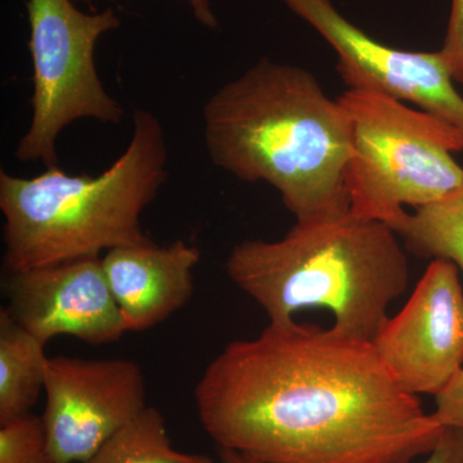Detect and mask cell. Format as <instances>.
<instances>
[{
    "label": "cell",
    "instance_id": "cell-1",
    "mask_svg": "<svg viewBox=\"0 0 463 463\" xmlns=\"http://www.w3.org/2000/svg\"><path fill=\"white\" fill-rule=\"evenodd\" d=\"M194 404L219 448L265 463H411L446 429L373 343L295 319L231 341Z\"/></svg>",
    "mask_w": 463,
    "mask_h": 463
},
{
    "label": "cell",
    "instance_id": "cell-2",
    "mask_svg": "<svg viewBox=\"0 0 463 463\" xmlns=\"http://www.w3.org/2000/svg\"><path fill=\"white\" fill-rule=\"evenodd\" d=\"M203 123L214 165L272 185L297 221L350 212L349 116L307 70L259 61L213 94Z\"/></svg>",
    "mask_w": 463,
    "mask_h": 463
},
{
    "label": "cell",
    "instance_id": "cell-3",
    "mask_svg": "<svg viewBox=\"0 0 463 463\" xmlns=\"http://www.w3.org/2000/svg\"><path fill=\"white\" fill-rule=\"evenodd\" d=\"M397 236L388 224L352 212L297 221L281 240L234 246L225 270L269 322L327 310L335 330L373 343L410 282V261Z\"/></svg>",
    "mask_w": 463,
    "mask_h": 463
},
{
    "label": "cell",
    "instance_id": "cell-4",
    "mask_svg": "<svg viewBox=\"0 0 463 463\" xmlns=\"http://www.w3.org/2000/svg\"><path fill=\"white\" fill-rule=\"evenodd\" d=\"M167 147L160 120L146 109L133 115L123 155L99 175H70L47 167L35 178L0 172L5 218V269L100 258L103 251L148 242L142 214L167 179Z\"/></svg>",
    "mask_w": 463,
    "mask_h": 463
},
{
    "label": "cell",
    "instance_id": "cell-5",
    "mask_svg": "<svg viewBox=\"0 0 463 463\" xmlns=\"http://www.w3.org/2000/svg\"><path fill=\"white\" fill-rule=\"evenodd\" d=\"M339 100L352 129L345 188L353 214L392 228L405 206L430 205L461 187L452 156L461 142L430 115L376 90H349Z\"/></svg>",
    "mask_w": 463,
    "mask_h": 463
},
{
    "label": "cell",
    "instance_id": "cell-6",
    "mask_svg": "<svg viewBox=\"0 0 463 463\" xmlns=\"http://www.w3.org/2000/svg\"><path fill=\"white\" fill-rule=\"evenodd\" d=\"M33 70V118L14 157L58 165L57 139L70 124L93 118L121 124L124 109L97 71L94 51L103 33L121 26L112 8L84 14L74 0H27Z\"/></svg>",
    "mask_w": 463,
    "mask_h": 463
},
{
    "label": "cell",
    "instance_id": "cell-7",
    "mask_svg": "<svg viewBox=\"0 0 463 463\" xmlns=\"http://www.w3.org/2000/svg\"><path fill=\"white\" fill-rule=\"evenodd\" d=\"M309 24L339 56L349 90H370L411 102L448 128L463 151V99L441 51L408 52L374 41L353 25L331 0H282Z\"/></svg>",
    "mask_w": 463,
    "mask_h": 463
},
{
    "label": "cell",
    "instance_id": "cell-8",
    "mask_svg": "<svg viewBox=\"0 0 463 463\" xmlns=\"http://www.w3.org/2000/svg\"><path fill=\"white\" fill-rule=\"evenodd\" d=\"M43 413L56 463H79L147 407L141 365L130 359H48Z\"/></svg>",
    "mask_w": 463,
    "mask_h": 463
},
{
    "label": "cell",
    "instance_id": "cell-9",
    "mask_svg": "<svg viewBox=\"0 0 463 463\" xmlns=\"http://www.w3.org/2000/svg\"><path fill=\"white\" fill-rule=\"evenodd\" d=\"M399 385L438 395L463 368V288L458 268L432 259L401 312L373 341Z\"/></svg>",
    "mask_w": 463,
    "mask_h": 463
},
{
    "label": "cell",
    "instance_id": "cell-10",
    "mask_svg": "<svg viewBox=\"0 0 463 463\" xmlns=\"http://www.w3.org/2000/svg\"><path fill=\"white\" fill-rule=\"evenodd\" d=\"M12 318L44 344L60 335L105 345L127 334L102 258L79 259L8 273Z\"/></svg>",
    "mask_w": 463,
    "mask_h": 463
},
{
    "label": "cell",
    "instance_id": "cell-11",
    "mask_svg": "<svg viewBox=\"0 0 463 463\" xmlns=\"http://www.w3.org/2000/svg\"><path fill=\"white\" fill-rule=\"evenodd\" d=\"M196 246L183 240L169 245L145 243L106 252L103 270L127 332H142L165 322L191 300Z\"/></svg>",
    "mask_w": 463,
    "mask_h": 463
},
{
    "label": "cell",
    "instance_id": "cell-12",
    "mask_svg": "<svg viewBox=\"0 0 463 463\" xmlns=\"http://www.w3.org/2000/svg\"><path fill=\"white\" fill-rule=\"evenodd\" d=\"M45 345L0 310V425L32 412L44 392Z\"/></svg>",
    "mask_w": 463,
    "mask_h": 463
},
{
    "label": "cell",
    "instance_id": "cell-13",
    "mask_svg": "<svg viewBox=\"0 0 463 463\" xmlns=\"http://www.w3.org/2000/svg\"><path fill=\"white\" fill-rule=\"evenodd\" d=\"M392 230L414 254L444 259L463 273V184L443 200L405 213Z\"/></svg>",
    "mask_w": 463,
    "mask_h": 463
},
{
    "label": "cell",
    "instance_id": "cell-14",
    "mask_svg": "<svg viewBox=\"0 0 463 463\" xmlns=\"http://www.w3.org/2000/svg\"><path fill=\"white\" fill-rule=\"evenodd\" d=\"M79 463H215L205 455L181 452L167 434L165 419L147 407Z\"/></svg>",
    "mask_w": 463,
    "mask_h": 463
},
{
    "label": "cell",
    "instance_id": "cell-15",
    "mask_svg": "<svg viewBox=\"0 0 463 463\" xmlns=\"http://www.w3.org/2000/svg\"><path fill=\"white\" fill-rule=\"evenodd\" d=\"M0 463H56L42 416L30 412L0 425Z\"/></svg>",
    "mask_w": 463,
    "mask_h": 463
},
{
    "label": "cell",
    "instance_id": "cell-16",
    "mask_svg": "<svg viewBox=\"0 0 463 463\" xmlns=\"http://www.w3.org/2000/svg\"><path fill=\"white\" fill-rule=\"evenodd\" d=\"M440 51L453 80L463 84V0H452L446 41Z\"/></svg>",
    "mask_w": 463,
    "mask_h": 463
},
{
    "label": "cell",
    "instance_id": "cell-17",
    "mask_svg": "<svg viewBox=\"0 0 463 463\" xmlns=\"http://www.w3.org/2000/svg\"><path fill=\"white\" fill-rule=\"evenodd\" d=\"M435 419L444 428L463 430V368L455 379L435 395Z\"/></svg>",
    "mask_w": 463,
    "mask_h": 463
},
{
    "label": "cell",
    "instance_id": "cell-18",
    "mask_svg": "<svg viewBox=\"0 0 463 463\" xmlns=\"http://www.w3.org/2000/svg\"><path fill=\"white\" fill-rule=\"evenodd\" d=\"M422 463H463V430L444 429L437 446Z\"/></svg>",
    "mask_w": 463,
    "mask_h": 463
},
{
    "label": "cell",
    "instance_id": "cell-19",
    "mask_svg": "<svg viewBox=\"0 0 463 463\" xmlns=\"http://www.w3.org/2000/svg\"><path fill=\"white\" fill-rule=\"evenodd\" d=\"M81 2H90V0H81ZM188 3H190L194 18L199 21L201 25L209 27V29H216L219 26L210 0H188Z\"/></svg>",
    "mask_w": 463,
    "mask_h": 463
},
{
    "label": "cell",
    "instance_id": "cell-20",
    "mask_svg": "<svg viewBox=\"0 0 463 463\" xmlns=\"http://www.w3.org/2000/svg\"><path fill=\"white\" fill-rule=\"evenodd\" d=\"M219 463H265L258 459L250 458L245 455L236 452V450L224 449L219 448Z\"/></svg>",
    "mask_w": 463,
    "mask_h": 463
}]
</instances>
